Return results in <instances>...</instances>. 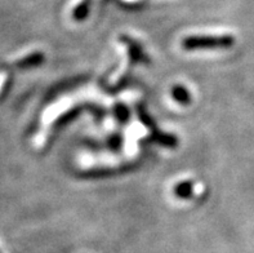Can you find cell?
Here are the masks:
<instances>
[{
	"label": "cell",
	"mask_w": 254,
	"mask_h": 253,
	"mask_svg": "<svg viewBox=\"0 0 254 253\" xmlns=\"http://www.w3.org/2000/svg\"><path fill=\"white\" fill-rule=\"evenodd\" d=\"M89 6H90V0H83L79 5L76 6L72 12V17L75 19H84L88 16V12H89Z\"/></svg>",
	"instance_id": "7a4b0ae2"
},
{
	"label": "cell",
	"mask_w": 254,
	"mask_h": 253,
	"mask_svg": "<svg viewBox=\"0 0 254 253\" xmlns=\"http://www.w3.org/2000/svg\"><path fill=\"white\" fill-rule=\"evenodd\" d=\"M180 196H189L191 192V185L189 182L187 183H181L177 186V190H176Z\"/></svg>",
	"instance_id": "277c9868"
},
{
	"label": "cell",
	"mask_w": 254,
	"mask_h": 253,
	"mask_svg": "<svg viewBox=\"0 0 254 253\" xmlns=\"http://www.w3.org/2000/svg\"><path fill=\"white\" fill-rule=\"evenodd\" d=\"M173 97L181 103H187L190 101V96L184 86H176L173 89Z\"/></svg>",
	"instance_id": "3957f363"
},
{
	"label": "cell",
	"mask_w": 254,
	"mask_h": 253,
	"mask_svg": "<svg viewBox=\"0 0 254 253\" xmlns=\"http://www.w3.org/2000/svg\"><path fill=\"white\" fill-rule=\"evenodd\" d=\"M234 44V38L230 35L222 36H189L182 40V45L187 51L192 49H218L230 48Z\"/></svg>",
	"instance_id": "6da1fadb"
}]
</instances>
